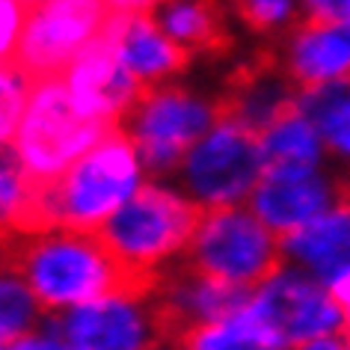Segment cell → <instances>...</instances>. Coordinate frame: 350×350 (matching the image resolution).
I'll use <instances>...</instances> for the list:
<instances>
[{"instance_id":"cell-1","label":"cell","mask_w":350,"mask_h":350,"mask_svg":"<svg viewBox=\"0 0 350 350\" xmlns=\"http://www.w3.org/2000/svg\"><path fill=\"white\" fill-rule=\"evenodd\" d=\"M143 172L146 166L134 139L122 128H113L72 170L48 185H36L27 211L6 234L48 229L101 232V226L146 187Z\"/></svg>"},{"instance_id":"cell-2","label":"cell","mask_w":350,"mask_h":350,"mask_svg":"<svg viewBox=\"0 0 350 350\" xmlns=\"http://www.w3.org/2000/svg\"><path fill=\"white\" fill-rule=\"evenodd\" d=\"M6 270L18 273L45 312H66L122 291H152L116 261L95 232L48 229L6 234Z\"/></svg>"},{"instance_id":"cell-3","label":"cell","mask_w":350,"mask_h":350,"mask_svg":"<svg viewBox=\"0 0 350 350\" xmlns=\"http://www.w3.org/2000/svg\"><path fill=\"white\" fill-rule=\"evenodd\" d=\"M202 214L205 211L187 193L163 185H146L95 234L128 273L154 282L163 265L187 252Z\"/></svg>"},{"instance_id":"cell-4","label":"cell","mask_w":350,"mask_h":350,"mask_svg":"<svg viewBox=\"0 0 350 350\" xmlns=\"http://www.w3.org/2000/svg\"><path fill=\"white\" fill-rule=\"evenodd\" d=\"M110 131V125L86 119L75 107L63 77H42L33 86L27 110L6 148L36 185H48L72 170Z\"/></svg>"},{"instance_id":"cell-5","label":"cell","mask_w":350,"mask_h":350,"mask_svg":"<svg viewBox=\"0 0 350 350\" xmlns=\"http://www.w3.org/2000/svg\"><path fill=\"white\" fill-rule=\"evenodd\" d=\"M282 238L252 214V208L232 205L205 211L185 252V265L220 282L256 291L282 267Z\"/></svg>"},{"instance_id":"cell-6","label":"cell","mask_w":350,"mask_h":350,"mask_svg":"<svg viewBox=\"0 0 350 350\" xmlns=\"http://www.w3.org/2000/svg\"><path fill=\"white\" fill-rule=\"evenodd\" d=\"M181 178L187 196L205 211L241 205L265 178L258 134L223 113V119L187 152Z\"/></svg>"},{"instance_id":"cell-7","label":"cell","mask_w":350,"mask_h":350,"mask_svg":"<svg viewBox=\"0 0 350 350\" xmlns=\"http://www.w3.org/2000/svg\"><path fill=\"white\" fill-rule=\"evenodd\" d=\"M223 119V107L196 92L161 86L146 90L128 113V131L148 172L185 163L187 152Z\"/></svg>"},{"instance_id":"cell-8","label":"cell","mask_w":350,"mask_h":350,"mask_svg":"<svg viewBox=\"0 0 350 350\" xmlns=\"http://www.w3.org/2000/svg\"><path fill=\"white\" fill-rule=\"evenodd\" d=\"M107 0H42L27 12V24L15 48V63L33 81L59 77L110 24Z\"/></svg>"},{"instance_id":"cell-9","label":"cell","mask_w":350,"mask_h":350,"mask_svg":"<svg viewBox=\"0 0 350 350\" xmlns=\"http://www.w3.org/2000/svg\"><path fill=\"white\" fill-rule=\"evenodd\" d=\"M48 332L75 350H163L166 332L152 291H122L54 312Z\"/></svg>"},{"instance_id":"cell-10","label":"cell","mask_w":350,"mask_h":350,"mask_svg":"<svg viewBox=\"0 0 350 350\" xmlns=\"http://www.w3.org/2000/svg\"><path fill=\"white\" fill-rule=\"evenodd\" d=\"M252 303L291 347L347 329L345 312L329 285L303 267H279L265 285L256 288Z\"/></svg>"},{"instance_id":"cell-11","label":"cell","mask_w":350,"mask_h":350,"mask_svg":"<svg viewBox=\"0 0 350 350\" xmlns=\"http://www.w3.org/2000/svg\"><path fill=\"white\" fill-rule=\"evenodd\" d=\"M59 77H63L75 107L86 119H95L110 128H116V122L128 116L146 92L143 83L128 72L104 36L95 39Z\"/></svg>"},{"instance_id":"cell-12","label":"cell","mask_w":350,"mask_h":350,"mask_svg":"<svg viewBox=\"0 0 350 350\" xmlns=\"http://www.w3.org/2000/svg\"><path fill=\"white\" fill-rule=\"evenodd\" d=\"M338 187L321 170L306 172H265L250 196V208L279 238L306 229L341 202Z\"/></svg>"},{"instance_id":"cell-13","label":"cell","mask_w":350,"mask_h":350,"mask_svg":"<svg viewBox=\"0 0 350 350\" xmlns=\"http://www.w3.org/2000/svg\"><path fill=\"white\" fill-rule=\"evenodd\" d=\"M104 39L139 83H157L187 63V51L161 30L152 15H113Z\"/></svg>"},{"instance_id":"cell-14","label":"cell","mask_w":350,"mask_h":350,"mask_svg":"<svg viewBox=\"0 0 350 350\" xmlns=\"http://www.w3.org/2000/svg\"><path fill=\"white\" fill-rule=\"evenodd\" d=\"M288 77L300 90H314L350 77V36L341 24L306 21L285 51Z\"/></svg>"},{"instance_id":"cell-15","label":"cell","mask_w":350,"mask_h":350,"mask_svg":"<svg viewBox=\"0 0 350 350\" xmlns=\"http://www.w3.org/2000/svg\"><path fill=\"white\" fill-rule=\"evenodd\" d=\"M282 252L321 282L350 270V193L306 229L282 238Z\"/></svg>"},{"instance_id":"cell-16","label":"cell","mask_w":350,"mask_h":350,"mask_svg":"<svg viewBox=\"0 0 350 350\" xmlns=\"http://www.w3.org/2000/svg\"><path fill=\"white\" fill-rule=\"evenodd\" d=\"M178 350H291V345L250 300L229 318L187 332Z\"/></svg>"},{"instance_id":"cell-17","label":"cell","mask_w":350,"mask_h":350,"mask_svg":"<svg viewBox=\"0 0 350 350\" xmlns=\"http://www.w3.org/2000/svg\"><path fill=\"white\" fill-rule=\"evenodd\" d=\"M265 172H306L321 170V157L327 152L321 131L300 110L285 113L258 137Z\"/></svg>"},{"instance_id":"cell-18","label":"cell","mask_w":350,"mask_h":350,"mask_svg":"<svg viewBox=\"0 0 350 350\" xmlns=\"http://www.w3.org/2000/svg\"><path fill=\"white\" fill-rule=\"evenodd\" d=\"M294 86L297 83L291 77L276 75V72L252 75V77H247V83L238 86V92L226 101L223 113L261 137L273 122H279L285 113H291L297 107L300 92H297Z\"/></svg>"},{"instance_id":"cell-19","label":"cell","mask_w":350,"mask_h":350,"mask_svg":"<svg viewBox=\"0 0 350 350\" xmlns=\"http://www.w3.org/2000/svg\"><path fill=\"white\" fill-rule=\"evenodd\" d=\"M297 110L321 131L327 152L350 163V77L314 90H300Z\"/></svg>"},{"instance_id":"cell-20","label":"cell","mask_w":350,"mask_h":350,"mask_svg":"<svg viewBox=\"0 0 350 350\" xmlns=\"http://www.w3.org/2000/svg\"><path fill=\"white\" fill-rule=\"evenodd\" d=\"M152 18L185 51L214 48L223 42V18L214 0H163Z\"/></svg>"},{"instance_id":"cell-21","label":"cell","mask_w":350,"mask_h":350,"mask_svg":"<svg viewBox=\"0 0 350 350\" xmlns=\"http://www.w3.org/2000/svg\"><path fill=\"white\" fill-rule=\"evenodd\" d=\"M42 312L45 309H42L39 297L30 291V285L18 273L6 270L3 282H0V338L3 345L36 332Z\"/></svg>"},{"instance_id":"cell-22","label":"cell","mask_w":350,"mask_h":350,"mask_svg":"<svg viewBox=\"0 0 350 350\" xmlns=\"http://www.w3.org/2000/svg\"><path fill=\"white\" fill-rule=\"evenodd\" d=\"M33 86L36 81L21 66L3 63V72H0V137H3V143L15 137V128L27 110Z\"/></svg>"},{"instance_id":"cell-23","label":"cell","mask_w":350,"mask_h":350,"mask_svg":"<svg viewBox=\"0 0 350 350\" xmlns=\"http://www.w3.org/2000/svg\"><path fill=\"white\" fill-rule=\"evenodd\" d=\"M234 10L241 12V18L252 24L256 30H282L288 24H294L297 12L303 10L300 0H232Z\"/></svg>"},{"instance_id":"cell-24","label":"cell","mask_w":350,"mask_h":350,"mask_svg":"<svg viewBox=\"0 0 350 350\" xmlns=\"http://www.w3.org/2000/svg\"><path fill=\"white\" fill-rule=\"evenodd\" d=\"M27 6L21 0H0V48H3V57L10 59L18 48V39L24 33V24H27Z\"/></svg>"},{"instance_id":"cell-25","label":"cell","mask_w":350,"mask_h":350,"mask_svg":"<svg viewBox=\"0 0 350 350\" xmlns=\"http://www.w3.org/2000/svg\"><path fill=\"white\" fill-rule=\"evenodd\" d=\"M300 6L314 24H345L350 18V0H300Z\"/></svg>"},{"instance_id":"cell-26","label":"cell","mask_w":350,"mask_h":350,"mask_svg":"<svg viewBox=\"0 0 350 350\" xmlns=\"http://www.w3.org/2000/svg\"><path fill=\"white\" fill-rule=\"evenodd\" d=\"M3 350H75L72 345H66L63 338H57L54 332H30L18 341L3 345Z\"/></svg>"},{"instance_id":"cell-27","label":"cell","mask_w":350,"mask_h":350,"mask_svg":"<svg viewBox=\"0 0 350 350\" xmlns=\"http://www.w3.org/2000/svg\"><path fill=\"white\" fill-rule=\"evenodd\" d=\"M163 0H107L110 15H152Z\"/></svg>"},{"instance_id":"cell-28","label":"cell","mask_w":350,"mask_h":350,"mask_svg":"<svg viewBox=\"0 0 350 350\" xmlns=\"http://www.w3.org/2000/svg\"><path fill=\"white\" fill-rule=\"evenodd\" d=\"M329 285V291L332 297H336V303L341 306V312H345V323H347V329H345V336L350 338V270H345V273H338Z\"/></svg>"},{"instance_id":"cell-29","label":"cell","mask_w":350,"mask_h":350,"mask_svg":"<svg viewBox=\"0 0 350 350\" xmlns=\"http://www.w3.org/2000/svg\"><path fill=\"white\" fill-rule=\"evenodd\" d=\"M291 350H350V338L345 336V332H338V336L312 338V341H306V345H297Z\"/></svg>"},{"instance_id":"cell-30","label":"cell","mask_w":350,"mask_h":350,"mask_svg":"<svg viewBox=\"0 0 350 350\" xmlns=\"http://www.w3.org/2000/svg\"><path fill=\"white\" fill-rule=\"evenodd\" d=\"M21 3H24V6H27V10H33V6H39V3H42V0H21Z\"/></svg>"},{"instance_id":"cell-31","label":"cell","mask_w":350,"mask_h":350,"mask_svg":"<svg viewBox=\"0 0 350 350\" xmlns=\"http://www.w3.org/2000/svg\"><path fill=\"white\" fill-rule=\"evenodd\" d=\"M341 27H345V33H347V36H350V18H347L345 24H341Z\"/></svg>"}]
</instances>
